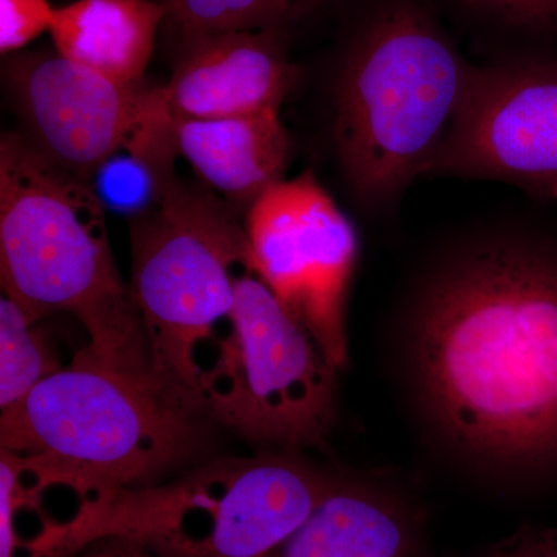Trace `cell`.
<instances>
[{
  "mask_svg": "<svg viewBox=\"0 0 557 557\" xmlns=\"http://www.w3.org/2000/svg\"><path fill=\"white\" fill-rule=\"evenodd\" d=\"M406 369L438 437L511 475L557 463V248L523 233L467 242L421 282Z\"/></svg>",
  "mask_w": 557,
  "mask_h": 557,
  "instance_id": "cell-1",
  "label": "cell"
},
{
  "mask_svg": "<svg viewBox=\"0 0 557 557\" xmlns=\"http://www.w3.org/2000/svg\"><path fill=\"white\" fill-rule=\"evenodd\" d=\"M0 276L3 296L33 321L72 314L100 361L160 384L94 180L58 166L22 134L0 139Z\"/></svg>",
  "mask_w": 557,
  "mask_h": 557,
  "instance_id": "cell-2",
  "label": "cell"
},
{
  "mask_svg": "<svg viewBox=\"0 0 557 557\" xmlns=\"http://www.w3.org/2000/svg\"><path fill=\"white\" fill-rule=\"evenodd\" d=\"M135 153L156 194L131 222V295L157 381L199 412L201 355L233 310L239 271L251 270L247 231L211 189L178 177L174 132L153 131Z\"/></svg>",
  "mask_w": 557,
  "mask_h": 557,
  "instance_id": "cell-3",
  "label": "cell"
},
{
  "mask_svg": "<svg viewBox=\"0 0 557 557\" xmlns=\"http://www.w3.org/2000/svg\"><path fill=\"white\" fill-rule=\"evenodd\" d=\"M469 73L416 7H391L359 32L336 86L335 143L362 205L391 207L426 175L456 120Z\"/></svg>",
  "mask_w": 557,
  "mask_h": 557,
  "instance_id": "cell-4",
  "label": "cell"
},
{
  "mask_svg": "<svg viewBox=\"0 0 557 557\" xmlns=\"http://www.w3.org/2000/svg\"><path fill=\"white\" fill-rule=\"evenodd\" d=\"M196 413L159 384L110 368L84 347L2 409L0 442L49 469L87 511L188 456Z\"/></svg>",
  "mask_w": 557,
  "mask_h": 557,
  "instance_id": "cell-5",
  "label": "cell"
},
{
  "mask_svg": "<svg viewBox=\"0 0 557 557\" xmlns=\"http://www.w3.org/2000/svg\"><path fill=\"white\" fill-rule=\"evenodd\" d=\"M228 322L200 358L201 410L251 438L318 445L333 421L339 369L252 270L234 281Z\"/></svg>",
  "mask_w": 557,
  "mask_h": 557,
  "instance_id": "cell-6",
  "label": "cell"
},
{
  "mask_svg": "<svg viewBox=\"0 0 557 557\" xmlns=\"http://www.w3.org/2000/svg\"><path fill=\"white\" fill-rule=\"evenodd\" d=\"M245 231L251 270L344 368L346 300L358 259L350 220L306 172L265 190L248 208Z\"/></svg>",
  "mask_w": 557,
  "mask_h": 557,
  "instance_id": "cell-7",
  "label": "cell"
},
{
  "mask_svg": "<svg viewBox=\"0 0 557 557\" xmlns=\"http://www.w3.org/2000/svg\"><path fill=\"white\" fill-rule=\"evenodd\" d=\"M426 175L498 180L557 199V62L471 67Z\"/></svg>",
  "mask_w": 557,
  "mask_h": 557,
  "instance_id": "cell-8",
  "label": "cell"
},
{
  "mask_svg": "<svg viewBox=\"0 0 557 557\" xmlns=\"http://www.w3.org/2000/svg\"><path fill=\"white\" fill-rule=\"evenodd\" d=\"M3 72L33 148L90 180L129 148L156 97V89L121 86L57 50L11 54Z\"/></svg>",
  "mask_w": 557,
  "mask_h": 557,
  "instance_id": "cell-9",
  "label": "cell"
},
{
  "mask_svg": "<svg viewBox=\"0 0 557 557\" xmlns=\"http://www.w3.org/2000/svg\"><path fill=\"white\" fill-rule=\"evenodd\" d=\"M170 83L160 87L172 123L278 112L298 81L281 32H228L183 40Z\"/></svg>",
  "mask_w": 557,
  "mask_h": 557,
  "instance_id": "cell-10",
  "label": "cell"
},
{
  "mask_svg": "<svg viewBox=\"0 0 557 557\" xmlns=\"http://www.w3.org/2000/svg\"><path fill=\"white\" fill-rule=\"evenodd\" d=\"M183 157L212 193L248 208L284 180L292 138L278 112L172 123Z\"/></svg>",
  "mask_w": 557,
  "mask_h": 557,
  "instance_id": "cell-11",
  "label": "cell"
},
{
  "mask_svg": "<svg viewBox=\"0 0 557 557\" xmlns=\"http://www.w3.org/2000/svg\"><path fill=\"white\" fill-rule=\"evenodd\" d=\"M166 21L153 0H75L54 11L50 36L67 60L121 86H141Z\"/></svg>",
  "mask_w": 557,
  "mask_h": 557,
  "instance_id": "cell-12",
  "label": "cell"
},
{
  "mask_svg": "<svg viewBox=\"0 0 557 557\" xmlns=\"http://www.w3.org/2000/svg\"><path fill=\"white\" fill-rule=\"evenodd\" d=\"M278 557H408L410 528L391 498L335 483Z\"/></svg>",
  "mask_w": 557,
  "mask_h": 557,
  "instance_id": "cell-13",
  "label": "cell"
},
{
  "mask_svg": "<svg viewBox=\"0 0 557 557\" xmlns=\"http://www.w3.org/2000/svg\"><path fill=\"white\" fill-rule=\"evenodd\" d=\"M180 42L228 32H281L319 0H160Z\"/></svg>",
  "mask_w": 557,
  "mask_h": 557,
  "instance_id": "cell-14",
  "label": "cell"
},
{
  "mask_svg": "<svg viewBox=\"0 0 557 557\" xmlns=\"http://www.w3.org/2000/svg\"><path fill=\"white\" fill-rule=\"evenodd\" d=\"M14 300L0 299V408L24 398L40 381L64 368L46 333Z\"/></svg>",
  "mask_w": 557,
  "mask_h": 557,
  "instance_id": "cell-15",
  "label": "cell"
},
{
  "mask_svg": "<svg viewBox=\"0 0 557 557\" xmlns=\"http://www.w3.org/2000/svg\"><path fill=\"white\" fill-rule=\"evenodd\" d=\"M49 0H0V51L3 57L20 53L44 32L54 17Z\"/></svg>",
  "mask_w": 557,
  "mask_h": 557,
  "instance_id": "cell-16",
  "label": "cell"
},
{
  "mask_svg": "<svg viewBox=\"0 0 557 557\" xmlns=\"http://www.w3.org/2000/svg\"><path fill=\"white\" fill-rule=\"evenodd\" d=\"M482 557H557V527L523 528Z\"/></svg>",
  "mask_w": 557,
  "mask_h": 557,
  "instance_id": "cell-17",
  "label": "cell"
},
{
  "mask_svg": "<svg viewBox=\"0 0 557 557\" xmlns=\"http://www.w3.org/2000/svg\"><path fill=\"white\" fill-rule=\"evenodd\" d=\"M494 10L516 24L534 28H557V0H496Z\"/></svg>",
  "mask_w": 557,
  "mask_h": 557,
  "instance_id": "cell-18",
  "label": "cell"
},
{
  "mask_svg": "<svg viewBox=\"0 0 557 557\" xmlns=\"http://www.w3.org/2000/svg\"><path fill=\"white\" fill-rule=\"evenodd\" d=\"M152 549L124 537H102L83 548L79 557H156Z\"/></svg>",
  "mask_w": 557,
  "mask_h": 557,
  "instance_id": "cell-19",
  "label": "cell"
},
{
  "mask_svg": "<svg viewBox=\"0 0 557 557\" xmlns=\"http://www.w3.org/2000/svg\"><path fill=\"white\" fill-rule=\"evenodd\" d=\"M468 2L480 3V5H486L493 9L494 2H496V0H468Z\"/></svg>",
  "mask_w": 557,
  "mask_h": 557,
  "instance_id": "cell-20",
  "label": "cell"
}]
</instances>
